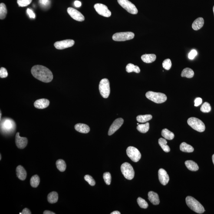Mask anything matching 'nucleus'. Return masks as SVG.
I'll list each match as a JSON object with an SVG mask.
<instances>
[{"label":"nucleus","instance_id":"obj_18","mask_svg":"<svg viewBox=\"0 0 214 214\" xmlns=\"http://www.w3.org/2000/svg\"><path fill=\"white\" fill-rule=\"evenodd\" d=\"M148 199L151 203L154 205H158L160 203L158 195L156 193L150 191L148 194Z\"/></svg>","mask_w":214,"mask_h":214},{"label":"nucleus","instance_id":"obj_5","mask_svg":"<svg viewBox=\"0 0 214 214\" xmlns=\"http://www.w3.org/2000/svg\"><path fill=\"white\" fill-rule=\"evenodd\" d=\"M187 123L189 126L196 131L199 132L205 131V127L204 123L199 119L194 117L189 118L188 119Z\"/></svg>","mask_w":214,"mask_h":214},{"label":"nucleus","instance_id":"obj_16","mask_svg":"<svg viewBox=\"0 0 214 214\" xmlns=\"http://www.w3.org/2000/svg\"><path fill=\"white\" fill-rule=\"evenodd\" d=\"M158 177L159 181L162 185L167 184L169 180V177L167 172L163 169H160L158 171Z\"/></svg>","mask_w":214,"mask_h":214},{"label":"nucleus","instance_id":"obj_30","mask_svg":"<svg viewBox=\"0 0 214 214\" xmlns=\"http://www.w3.org/2000/svg\"><path fill=\"white\" fill-rule=\"evenodd\" d=\"M152 118L151 115L148 114L145 115H139L136 117V120L140 123H145L149 121Z\"/></svg>","mask_w":214,"mask_h":214},{"label":"nucleus","instance_id":"obj_53","mask_svg":"<svg viewBox=\"0 0 214 214\" xmlns=\"http://www.w3.org/2000/svg\"><path fill=\"white\" fill-rule=\"evenodd\" d=\"M213 13H214V6L213 8Z\"/></svg>","mask_w":214,"mask_h":214},{"label":"nucleus","instance_id":"obj_37","mask_svg":"<svg viewBox=\"0 0 214 214\" xmlns=\"http://www.w3.org/2000/svg\"><path fill=\"white\" fill-rule=\"evenodd\" d=\"M163 67L165 69L169 70L170 69L172 66L171 61L169 59H166L163 61Z\"/></svg>","mask_w":214,"mask_h":214},{"label":"nucleus","instance_id":"obj_42","mask_svg":"<svg viewBox=\"0 0 214 214\" xmlns=\"http://www.w3.org/2000/svg\"><path fill=\"white\" fill-rule=\"evenodd\" d=\"M197 55V52L196 50H192L189 53V59L193 60Z\"/></svg>","mask_w":214,"mask_h":214},{"label":"nucleus","instance_id":"obj_26","mask_svg":"<svg viewBox=\"0 0 214 214\" xmlns=\"http://www.w3.org/2000/svg\"><path fill=\"white\" fill-rule=\"evenodd\" d=\"M47 199L49 203H54L58 202V195L57 192H52L48 194Z\"/></svg>","mask_w":214,"mask_h":214},{"label":"nucleus","instance_id":"obj_51","mask_svg":"<svg viewBox=\"0 0 214 214\" xmlns=\"http://www.w3.org/2000/svg\"><path fill=\"white\" fill-rule=\"evenodd\" d=\"M1 114H2V113H1V116H0V118H1Z\"/></svg>","mask_w":214,"mask_h":214},{"label":"nucleus","instance_id":"obj_24","mask_svg":"<svg viewBox=\"0 0 214 214\" xmlns=\"http://www.w3.org/2000/svg\"><path fill=\"white\" fill-rule=\"evenodd\" d=\"M162 135L165 139L168 140H173L175 137L174 134L166 129H163L162 130Z\"/></svg>","mask_w":214,"mask_h":214},{"label":"nucleus","instance_id":"obj_12","mask_svg":"<svg viewBox=\"0 0 214 214\" xmlns=\"http://www.w3.org/2000/svg\"><path fill=\"white\" fill-rule=\"evenodd\" d=\"M75 41L73 40L67 39L60 41L56 42L54 44V47L59 50L69 48L74 45Z\"/></svg>","mask_w":214,"mask_h":214},{"label":"nucleus","instance_id":"obj_34","mask_svg":"<svg viewBox=\"0 0 214 214\" xmlns=\"http://www.w3.org/2000/svg\"><path fill=\"white\" fill-rule=\"evenodd\" d=\"M7 10L5 4L1 3L0 4V19L3 20L6 17Z\"/></svg>","mask_w":214,"mask_h":214},{"label":"nucleus","instance_id":"obj_45","mask_svg":"<svg viewBox=\"0 0 214 214\" xmlns=\"http://www.w3.org/2000/svg\"><path fill=\"white\" fill-rule=\"evenodd\" d=\"M27 13H28V14L30 18H35V14H34V12H33V11H32V10L29 9V8H28V9H27Z\"/></svg>","mask_w":214,"mask_h":214},{"label":"nucleus","instance_id":"obj_8","mask_svg":"<svg viewBox=\"0 0 214 214\" xmlns=\"http://www.w3.org/2000/svg\"><path fill=\"white\" fill-rule=\"evenodd\" d=\"M117 2L121 6L130 13L133 14L138 13V11L135 6L128 0H117Z\"/></svg>","mask_w":214,"mask_h":214},{"label":"nucleus","instance_id":"obj_4","mask_svg":"<svg viewBox=\"0 0 214 214\" xmlns=\"http://www.w3.org/2000/svg\"><path fill=\"white\" fill-rule=\"evenodd\" d=\"M146 96L149 100L157 104H161L164 102L167 99V97L166 94L153 91L148 92L146 93Z\"/></svg>","mask_w":214,"mask_h":214},{"label":"nucleus","instance_id":"obj_49","mask_svg":"<svg viewBox=\"0 0 214 214\" xmlns=\"http://www.w3.org/2000/svg\"><path fill=\"white\" fill-rule=\"evenodd\" d=\"M111 214H121V213L120 212H118V211H114V212L111 213Z\"/></svg>","mask_w":214,"mask_h":214},{"label":"nucleus","instance_id":"obj_47","mask_svg":"<svg viewBox=\"0 0 214 214\" xmlns=\"http://www.w3.org/2000/svg\"><path fill=\"white\" fill-rule=\"evenodd\" d=\"M74 5L76 7H80L81 6V2L80 1H75Z\"/></svg>","mask_w":214,"mask_h":214},{"label":"nucleus","instance_id":"obj_19","mask_svg":"<svg viewBox=\"0 0 214 214\" xmlns=\"http://www.w3.org/2000/svg\"><path fill=\"white\" fill-rule=\"evenodd\" d=\"M17 177L21 180H24L27 176V172L22 166H19L16 168Z\"/></svg>","mask_w":214,"mask_h":214},{"label":"nucleus","instance_id":"obj_29","mask_svg":"<svg viewBox=\"0 0 214 214\" xmlns=\"http://www.w3.org/2000/svg\"><path fill=\"white\" fill-rule=\"evenodd\" d=\"M126 70L128 73L134 72L136 73H139L140 71V69L139 66H135L131 63L127 64L126 67Z\"/></svg>","mask_w":214,"mask_h":214},{"label":"nucleus","instance_id":"obj_28","mask_svg":"<svg viewBox=\"0 0 214 214\" xmlns=\"http://www.w3.org/2000/svg\"><path fill=\"white\" fill-rule=\"evenodd\" d=\"M159 144L163 150L166 152H169L170 151V148L167 145V142L166 139L163 138H160L158 141Z\"/></svg>","mask_w":214,"mask_h":214},{"label":"nucleus","instance_id":"obj_25","mask_svg":"<svg viewBox=\"0 0 214 214\" xmlns=\"http://www.w3.org/2000/svg\"><path fill=\"white\" fill-rule=\"evenodd\" d=\"M180 148L181 151L188 152V153H191L194 152V148L191 145L187 144L184 142L181 143Z\"/></svg>","mask_w":214,"mask_h":214},{"label":"nucleus","instance_id":"obj_14","mask_svg":"<svg viewBox=\"0 0 214 214\" xmlns=\"http://www.w3.org/2000/svg\"><path fill=\"white\" fill-rule=\"evenodd\" d=\"M123 122L124 120L121 118H118L115 120L109 129L108 133L109 135H112L118 130L123 124Z\"/></svg>","mask_w":214,"mask_h":214},{"label":"nucleus","instance_id":"obj_2","mask_svg":"<svg viewBox=\"0 0 214 214\" xmlns=\"http://www.w3.org/2000/svg\"><path fill=\"white\" fill-rule=\"evenodd\" d=\"M15 122L12 119L5 118L1 121V132L4 134H11L15 131Z\"/></svg>","mask_w":214,"mask_h":214},{"label":"nucleus","instance_id":"obj_20","mask_svg":"<svg viewBox=\"0 0 214 214\" xmlns=\"http://www.w3.org/2000/svg\"><path fill=\"white\" fill-rule=\"evenodd\" d=\"M75 129L77 131L82 133H88L90 130V127L89 126L83 123H78L75 125Z\"/></svg>","mask_w":214,"mask_h":214},{"label":"nucleus","instance_id":"obj_27","mask_svg":"<svg viewBox=\"0 0 214 214\" xmlns=\"http://www.w3.org/2000/svg\"><path fill=\"white\" fill-rule=\"evenodd\" d=\"M194 73L193 70L189 68H186L182 71L181 75L182 77L192 78L194 77Z\"/></svg>","mask_w":214,"mask_h":214},{"label":"nucleus","instance_id":"obj_48","mask_svg":"<svg viewBox=\"0 0 214 214\" xmlns=\"http://www.w3.org/2000/svg\"><path fill=\"white\" fill-rule=\"evenodd\" d=\"M44 214H55V213H54V212H50V211H44V212H43Z\"/></svg>","mask_w":214,"mask_h":214},{"label":"nucleus","instance_id":"obj_7","mask_svg":"<svg viewBox=\"0 0 214 214\" xmlns=\"http://www.w3.org/2000/svg\"><path fill=\"white\" fill-rule=\"evenodd\" d=\"M121 169L122 173L126 179L131 180L134 177V171L130 163L127 162L123 163L121 167Z\"/></svg>","mask_w":214,"mask_h":214},{"label":"nucleus","instance_id":"obj_6","mask_svg":"<svg viewBox=\"0 0 214 214\" xmlns=\"http://www.w3.org/2000/svg\"><path fill=\"white\" fill-rule=\"evenodd\" d=\"M99 89L100 94L104 98H107L109 97L110 93V84L107 79L104 78L101 80L99 84Z\"/></svg>","mask_w":214,"mask_h":214},{"label":"nucleus","instance_id":"obj_33","mask_svg":"<svg viewBox=\"0 0 214 214\" xmlns=\"http://www.w3.org/2000/svg\"><path fill=\"white\" fill-rule=\"evenodd\" d=\"M40 183V178L37 175L33 176L30 179V184L33 188H37Z\"/></svg>","mask_w":214,"mask_h":214},{"label":"nucleus","instance_id":"obj_41","mask_svg":"<svg viewBox=\"0 0 214 214\" xmlns=\"http://www.w3.org/2000/svg\"><path fill=\"white\" fill-rule=\"evenodd\" d=\"M8 76V73L6 69L1 67L0 69V77L1 78H5Z\"/></svg>","mask_w":214,"mask_h":214},{"label":"nucleus","instance_id":"obj_17","mask_svg":"<svg viewBox=\"0 0 214 214\" xmlns=\"http://www.w3.org/2000/svg\"><path fill=\"white\" fill-rule=\"evenodd\" d=\"M50 104V101L48 99L42 98L36 100L34 103L35 108L43 109L48 107Z\"/></svg>","mask_w":214,"mask_h":214},{"label":"nucleus","instance_id":"obj_15","mask_svg":"<svg viewBox=\"0 0 214 214\" xmlns=\"http://www.w3.org/2000/svg\"><path fill=\"white\" fill-rule=\"evenodd\" d=\"M15 142L17 147L18 148H24L28 144V139L25 137H21L20 136L19 133H17L16 135Z\"/></svg>","mask_w":214,"mask_h":214},{"label":"nucleus","instance_id":"obj_31","mask_svg":"<svg viewBox=\"0 0 214 214\" xmlns=\"http://www.w3.org/2000/svg\"><path fill=\"white\" fill-rule=\"evenodd\" d=\"M56 166H57V169L60 172H64L66 168V165L65 162L61 159H58L57 161L56 162Z\"/></svg>","mask_w":214,"mask_h":214},{"label":"nucleus","instance_id":"obj_10","mask_svg":"<svg viewBox=\"0 0 214 214\" xmlns=\"http://www.w3.org/2000/svg\"><path fill=\"white\" fill-rule=\"evenodd\" d=\"M126 151L128 156L133 162H138L141 157V154L138 149L133 146H129Z\"/></svg>","mask_w":214,"mask_h":214},{"label":"nucleus","instance_id":"obj_1","mask_svg":"<svg viewBox=\"0 0 214 214\" xmlns=\"http://www.w3.org/2000/svg\"><path fill=\"white\" fill-rule=\"evenodd\" d=\"M31 73L35 78L43 82L50 83L53 80L52 72L49 69L44 66H34L31 68Z\"/></svg>","mask_w":214,"mask_h":214},{"label":"nucleus","instance_id":"obj_3","mask_svg":"<svg viewBox=\"0 0 214 214\" xmlns=\"http://www.w3.org/2000/svg\"><path fill=\"white\" fill-rule=\"evenodd\" d=\"M186 204L192 211L199 214H202L205 212L204 208L201 204L191 196H187L186 198Z\"/></svg>","mask_w":214,"mask_h":214},{"label":"nucleus","instance_id":"obj_44","mask_svg":"<svg viewBox=\"0 0 214 214\" xmlns=\"http://www.w3.org/2000/svg\"><path fill=\"white\" fill-rule=\"evenodd\" d=\"M194 102V106L197 107V106L202 104V99L201 98H197L195 99Z\"/></svg>","mask_w":214,"mask_h":214},{"label":"nucleus","instance_id":"obj_21","mask_svg":"<svg viewBox=\"0 0 214 214\" xmlns=\"http://www.w3.org/2000/svg\"><path fill=\"white\" fill-rule=\"evenodd\" d=\"M204 24V20L202 18H198L192 24V28L194 30H197L200 29L203 26Z\"/></svg>","mask_w":214,"mask_h":214},{"label":"nucleus","instance_id":"obj_9","mask_svg":"<svg viewBox=\"0 0 214 214\" xmlns=\"http://www.w3.org/2000/svg\"><path fill=\"white\" fill-rule=\"evenodd\" d=\"M134 34L131 32L117 33L113 35L112 39L116 41H124L133 39Z\"/></svg>","mask_w":214,"mask_h":214},{"label":"nucleus","instance_id":"obj_13","mask_svg":"<svg viewBox=\"0 0 214 214\" xmlns=\"http://www.w3.org/2000/svg\"><path fill=\"white\" fill-rule=\"evenodd\" d=\"M67 12L72 18L76 21H83L84 20V17L81 12L71 7H69Z\"/></svg>","mask_w":214,"mask_h":214},{"label":"nucleus","instance_id":"obj_38","mask_svg":"<svg viewBox=\"0 0 214 214\" xmlns=\"http://www.w3.org/2000/svg\"><path fill=\"white\" fill-rule=\"evenodd\" d=\"M32 2V0H17V3L19 6L25 7L30 5Z\"/></svg>","mask_w":214,"mask_h":214},{"label":"nucleus","instance_id":"obj_11","mask_svg":"<svg viewBox=\"0 0 214 214\" xmlns=\"http://www.w3.org/2000/svg\"><path fill=\"white\" fill-rule=\"evenodd\" d=\"M94 8L98 13L102 16L109 17L111 16V12L105 5L100 3L96 4Z\"/></svg>","mask_w":214,"mask_h":214},{"label":"nucleus","instance_id":"obj_32","mask_svg":"<svg viewBox=\"0 0 214 214\" xmlns=\"http://www.w3.org/2000/svg\"><path fill=\"white\" fill-rule=\"evenodd\" d=\"M136 128L140 133H145L148 131L150 128V124L149 123L144 124H139Z\"/></svg>","mask_w":214,"mask_h":214},{"label":"nucleus","instance_id":"obj_23","mask_svg":"<svg viewBox=\"0 0 214 214\" xmlns=\"http://www.w3.org/2000/svg\"><path fill=\"white\" fill-rule=\"evenodd\" d=\"M185 164L189 170L192 171H196L199 169L197 164L193 161H186L185 162Z\"/></svg>","mask_w":214,"mask_h":214},{"label":"nucleus","instance_id":"obj_43","mask_svg":"<svg viewBox=\"0 0 214 214\" xmlns=\"http://www.w3.org/2000/svg\"><path fill=\"white\" fill-rule=\"evenodd\" d=\"M50 0H39L40 5L44 7H47L49 5Z\"/></svg>","mask_w":214,"mask_h":214},{"label":"nucleus","instance_id":"obj_22","mask_svg":"<svg viewBox=\"0 0 214 214\" xmlns=\"http://www.w3.org/2000/svg\"><path fill=\"white\" fill-rule=\"evenodd\" d=\"M156 56L154 54H145L142 56L141 59L143 62L151 63L156 60Z\"/></svg>","mask_w":214,"mask_h":214},{"label":"nucleus","instance_id":"obj_46","mask_svg":"<svg viewBox=\"0 0 214 214\" xmlns=\"http://www.w3.org/2000/svg\"><path fill=\"white\" fill-rule=\"evenodd\" d=\"M20 214H31V212L29 209L28 208H25L23 210L22 212H20Z\"/></svg>","mask_w":214,"mask_h":214},{"label":"nucleus","instance_id":"obj_54","mask_svg":"<svg viewBox=\"0 0 214 214\" xmlns=\"http://www.w3.org/2000/svg\"><path fill=\"white\" fill-rule=\"evenodd\" d=\"M137 125H139V123H137Z\"/></svg>","mask_w":214,"mask_h":214},{"label":"nucleus","instance_id":"obj_52","mask_svg":"<svg viewBox=\"0 0 214 214\" xmlns=\"http://www.w3.org/2000/svg\"><path fill=\"white\" fill-rule=\"evenodd\" d=\"M0 156H1V158H0V160H1V154L0 155Z\"/></svg>","mask_w":214,"mask_h":214},{"label":"nucleus","instance_id":"obj_40","mask_svg":"<svg viewBox=\"0 0 214 214\" xmlns=\"http://www.w3.org/2000/svg\"><path fill=\"white\" fill-rule=\"evenodd\" d=\"M84 179L86 181L88 182V183L90 186H94L95 185V181L93 178L91 176H90V175H86L85 176H84Z\"/></svg>","mask_w":214,"mask_h":214},{"label":"nucleus","instance_id":"obj_39","mask_svg":"<svg viewBox=\"0 0 214 214\" xmlns=\"http://www.w3.org/2000/svg\"><path fill=\"white\" fill-rule=\"evenodd\" d=\"M103 178H104V181L106 184L108 185L110 184L112 177L110 173L109 172L105 173L103 175Z\"/></svg>","mask_w":214,"mask_h":214},{"label":"nucleus","instance_id":"obj_50","mask_svg":"<svg viewBox=\"0 0 214 214\" xmlns=\"http://www.w3.org/2000/svg\"><path fill=\"white\" fill-rule=\"evenodd\" d=\"M212 162H213V163L214 165V154L212 155Z\"/></svg>","mask_w":214,"mask_h":214},{"label":"nucleus","instance_id":"obj_36","mask_svg":"<svg viewBox=\"0 0 214 214\" xmlns=\"http://www.w3.org/2000/svg\"><path fill=\"white\" fill-rule=\"evenodd\" d=\"M137 201L138 203L141 208L146 209L148 207V203L141 198L139 197L138 198Z\"/></svg>","mask_w":214,"mask_h":214},{"label":"nucleus","instance_id":"obj_35","mask_svg":"<svg viewBox=\"0 0 214 214\" xmlns=\"http://www.w3.org/2000/svg\"><path fill=\"white\" fill-rule=\"evenodd\" d=\"M210 104L207 102H205L201 107L200 110L203 113H209L211 110Z\"/></svg>","mask_w":214,"mask_h":214}]
</instances>
